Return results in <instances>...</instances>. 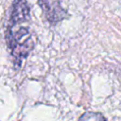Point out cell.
Wrapping results in <instances>:
<instances>
[{
    "instance_id": "3957f363",
    "label": "cell",
    "mask_w": 121,
    "mask_h": 121,
    "mask_svg": "<svg viewBox=\"0 0 121 121\" xmlns=\"http://www.w3.org/2000/svg\"><path fill=\"white\" fill-rule=\"evenodd\" d=\"M78 121H106L104 116L96 112H86L80 116Z\"/></svg>"
},
{
    "instance_id": "7a4b0ae2",
    "label": "cell",
    "mask_w": 121,
    "mask_h": 121,
    "mask_svg": "<svg viewBox=\"0 0 121 121\" xmlns=\"http://www.w3.org/2000/svg\"><path fill=\"white\" fill-rule=\"evenodd\" d=\"M46 20L56 24L67 16L66 10L61 6V0H38Z\"/></svg>"
},
{
    "instance_id": "6da1fadb",
    "label": "cell",
    "mask_w": 121,
    "mask_h": 121,
    "mask_svg": "<svg viewBox=\"0 0 121 121\" xmlns=\"http://www.w3.org/2000/svg\"><path fill=\"white\" fill-rule=\"evenodd\" d=\"M30 19V10L26 0H14L7 29V43L14 62L20 65L34 47V40L29 28L23 24Z\"/></svg>"
}]
</instances>
